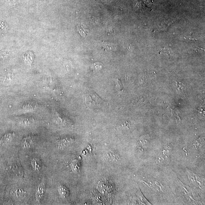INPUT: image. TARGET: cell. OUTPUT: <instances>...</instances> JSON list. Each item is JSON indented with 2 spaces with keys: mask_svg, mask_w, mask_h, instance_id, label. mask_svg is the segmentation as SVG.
<instances>
[{
  "mask_svg": "<svg viewBox=\"0 0 205 205\" xmlns=\"http://www.w3.org/2000/svg\"><path fill=\"white\" fill-rule=\"evenodd\" d=\"M86 99V104L90 107L99 106L102 102L100 98L94 93H90L89 95H87Z\"/></svg>",
  "mask_w": 205,
  "mask_h": 205,
  "instance_id": "obj_1",
  "label": "cell"
},
{
  "mask_svg": "<svg viewBox=\"0 0 205 205\" xmlns=\"http://www.w3.org/2000/svg\"><path fill=\"white\" fill-rule=\"evenodd\" d=\"M45 182L41 183L39 185L38 189H37L35 197L37 201L40 202L42 198H43L44 193L45 190Z\"/></svg>",
  "mask_w": 205,
  "mask_h": 205,
  "instance_id": "obj_2",
  "label": "cell"
},
{
  "mask_svg": "<svg viewBox=\"0 0 205 205\" xmlns=\"http://www.w3.org/2000/svg\"><path fill=\"white\" fill-rule=\"evenodd\" d=\"M14 136V133L10 132L5 134L0 140V144L3 145L10 142Z\"/></svg>",
  "mask_w": 205,
  "mask_h": 205,
  "instance_id": "obj_3",
  "label": "cell"
},
{
  "mask_svg": "<svg viewBox=\"0 0 205 205\" xmlns=\"http://www.w3.org/2000/svg\"><path fill=\"white\" fill-rule=\"evenodd\" d=\"M77 30L80 35L82 37L87 36L89 33V29L83 24H80L77 26Z\"/></svg>",
  "mask_w": 205,
  "mask_h": 205,
  "instance_id": "obj_4",
  "label": "cell"
},
{
  "mask_svg": "<svg viewBox=\"0 0 205 205\" xmlns=\"http://www.w3.org/2000/svg\"><path fill=\"white\" fill-rule=\"evenodd\" d=\"M32 167L35 170L40 171L42 168V162L39 159L34 158L31 161Z\"/></svg>",
  "mask_w": 205,
  "mask_h": 205,
  "instance_id": "obj_5",
  "label": "cell"
},
{
  "mask_svg": "<svg viewBox=\"0 0 205 205\" xmlns=\"http://www.w3.org/2000/svg\"><path fill=\"white\" fill-rule=\"evenodd\" d=\"M58 192L60 195L63 197H66L69 194V191L68 189L63 186H60L58 188Z\"/></svg>",
  "mask_w": 205,
  "mask_h": 205,
  "instance_id": "obj_6",
  "label": "cell"
},
{
  "mask_svg": "<svg viewBox=\"0 0 205 205\" xmlns=\"http://www.w3.org/2000/svg\"><path fill=\"white\" fill-rule=\"evenodd\" d=\"M37 107V104L36 102H27L26 104L24 105L22 108L24 110H32L36 108Z\"/></svg>",
  "mask_w": 205,
  "mask_h": 205,
  "instance_id": "obj_7",
  "label": "cell"
},
{
  "mask_svg": "<svg viewBox=\"0 0 205 205\" xmlns=\"http://www.w3.org/2000/svg\"><path fill=\"white\" fill-rule=\"evenodd\" d=\"M115 82L117 91L118 92H121L123 90V85H122L121 81L119 79H116L115 80Z\"/></svg>",
  "mask_w": 205,
  "mask_h": 205,
  "instance_id": "obj_8",
  "label": "cell"
},
{
  "mask_svg": "<svg viewBox=\"0 0 205 205\" xmlns=\"http://www.w3.org/2000/svg\"><path fill=\"white\" fill-rule=\"evenodd\" d=\"M32 119H26L21 120V123H22L23 125H29L32 123Z\"/></svg>",
  "mask_w": 205,
  "mask_h": 205,
  "instance_id": "obj_9",
  "label": "cell"
},
{
  "mask_svg": "<svg viewBox=\"0 0 205 205\" xmlns=\"http://www.w3.org/2000/svg\"><path fill=\"white\" fill-rule=\"evenodd\" d=\"M57 120L59 123H62L63 124H68V121L65 119L64 118H62V117L58 116V118L57 119Z\"/></svg>",
  "mask_w": 205,
  "mask_h": 205,
  "instance_id": "obj_10",
  "label": "cell"
},
{
  "mask_svg": "<svg viewBox=\"0 0 205 205\" xmlns=\"http://www.w3.org/2000/svg\"><path fill=\"white\" fill-rule=\"evenodd\" d=\"M5 56V54H0V60L3 58V57Z\"/></svg>",
  "mask_w": 205,
  "mask_h": 205,
  "instance_id": "obj_11",
  "label": "cell"
}]
</instances>
